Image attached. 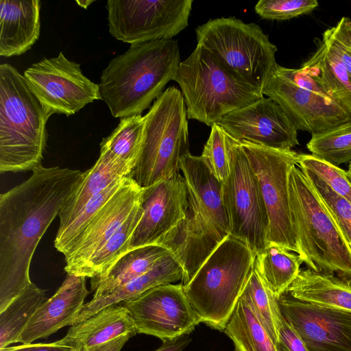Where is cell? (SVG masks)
<instances>
[{
    "mask_svg": "<svg viewBox=\"0 0 351 351\" xmlns=\"http://www.w3.org/2000/svg\"><path fill=\"white\" fill-rule=\"evenodd\" d=\"M82 172L40 165L0 195V312L32 282L36 247L75 188Z\"/></svg>",
    "mask_w": 351,
    "mask_h": 351,
    "instance_id": "6da1fadb",
    "label": "cell"
},
{
    "mask_svg": "<svg viewBox=\"0 0 351 351\" xmlns=\"http://www.w3.org/2000/svg\"><path fill=\"white\" fill-rule=\"evenodd\" d=\"M180 62L173 38L131 45L103 70L101 99L115 118L141 114L165 91Z\"/></svg>",
    "mask_w": 351,
    "mask_h": 351,
    "instance_id": "7a4b0ae2",
    "label": "cell"
},
{
    "mask_svg": "<svg viewBox=\"0 0 351 351\" xmlns=\"http://www.w3.org/2000/svg\"><path fill=\"white\" fill-rule=\"evenodd\" d=\"M51 115L13 66L0 64V172L33 171L42 165Z\"/></svg>",
    "mask_w": 351,
    "mask_h": 351,
    "instance_id": "3957f363",
    "label": "cell"
},
{
    "mask_svg": "<svg viewBox=\"0 0 351 351\" xmlns=\"http://www.w3.org/2000/svg\"><path fill=\"white\" fill-rule=\"evenodd\" d=\"M291 217L300 256L317 272L351 276V247L306 173L298 165L289 174Z\"/></svg>",
    "mask_w": 351,
    "mask_h": 351,
    "instance_id": "277c9868",
    "label": "cell"
},
{
    "mask_svg": "<svg viewBox=\"0 0 351 351\" xmlns=\"http://www.w3.org/2000/svg\"><path fill=\"white\" fill-rule=\"evenodd\" d=\"M254 258L246 243L229 234L183 286L202 323L223 332L253 271Z\"/></svg>",
    "mask_w": 351,
    "mask_h": 351,
    "instance_id": "5b68a950",
    "label": "cell"
},
{
    "mask_svg": "<svg viewBox=\"0 0 351 351\" xmlns=\"http://www.w3.org/2000/svg\"><path fill=\"white\" fill-rule=\"evenodd\" d=\"M173 80L181 88L187 118L209 127L263 97L199 45L181 61Z\"/></svg>",
    "mask_w": 351,
    "mask_h": 351,
    "instance_id": "8992f818",
    "label": "cell"
},
{
    "mask_svg": "<svg viewBox=\"0 0 351 351\" xmlns=\"http://www.w3.org/2000/svg\"><path fill=\"white\" fill-rule=\"evenodd\" d=\"M197 45L239 80L263 94L277 66V47L261 27L234 16L210 19L195 29Z\"/></svg>",
    "mask_w": 351,
    "mask_h": 351,
    "instance_id": "52a82bcc",
    "label": "cell"
},
{
    "mask_svg": "<svg viewBox=\"0 0 351 351\" xmlns=\"http://www.w3.org/2000/svg\"><path fill=\"white\" fill-rule=\"evenodd\" d=\"M186 106L180 90L167 88L144 116L142 145L133 179L147 188L180 171L181 157L189 152Z\"/></svg>",
    "mask_w": 351,
    "mask_h": 351,
    "instance_id": "ba28073f",
    "label": "cell"
},
{
    "mask_svg": "<svg viewBox=\"0 0 351 351\" xmlns=\"http://www.w3.org/2000/svg\"><path fill=\"white\" fill-rule=\"evenodd\" d=\"M230 173L222 183V197L230 234L246 243L254 252L267 244L268 215L257 177L241 145L227 134Z\"/></svg>",
    "mask_w": 351,
    "mask_h": 351,
    "instance_id": "9c48e42d",
    "label": "cell"
},
{
    "mask_svg": "<svg viewBox=\"0 0 351 351\" xmlns=\"http://www.w3.org/2000/svg\"><path fill=\"white\" fill-rule=\"evenodd\" d=\"M240 143L257 177L267 209V243H276L300 255L289 194V174L292 167L298 165V153Z\"/></svg>",
    "mask_w": 351,
    "mask_h": 351,
    "instance_id": "30bf717a",
    "label": "cell"
},
{
    "mask_svg": "<svg viewBox=\"0 0 351 351\" xmlns=\"http://www.w3.org/2000/svg\"><path fill=\"white\" fill-rule=\"evenodd\" d=\"M193 0H108L110 34L130 45L172 39L189 25Z\"/></svg>",
    "mask_w": 351,
    "mask_h": 351,
    "instance_id": "8fae6325",
    "label": "cell"
},
{
    "mask_svg": "<svg viewBox=\"0 0 351 351\" xmlns=\"http://www.w3.org/2000/svg\"><path fill=\"white\" fill-rule=\"evenodd\" d=\"M23 77L32 93L51 116L69 117L95 100L101 99L99 86L86 77L80 65L62 52L32 64Z\"/></svg>",
    "mask_w": 351,
    "mask_h": 351,
    "instance_id": "7c38bea8",
    "label": "cell"
},
{
    "mask_svg": "<svg viewBox=\"0 0 351 351\" xmlns=\"http://www.w3.org/2000/svg\"><path fill=\"white\" fill-rule=\"evenodd\" d=\"M121 305L131 315L137 333L162 342L189 335L202 322L181 283L156 287Z\"/></svg>",
    "mask_w": 351,
    "mask_h": 351,
    "instance_id": "4fadbf2b",
    "label": "cell"
},
{
    "mask_svg": "<svg viewBox=\"0 0 351 351\" xmlns=\"http://www.w3.org/2000/svg\"><path fill=\"white\" fill-rule=\"evenodd\" d=\"M217 124L240 142L279 150H291L299 145L295 125L269 97L227 114Z\"/></svg>",
    "mask_w": 351,
    "mask_h": 351,
    "instance_id": "5bb4252c",
    "label": "cell"
},
{
    "mask_svg": "<svg viewBox=\"0 0 351 351\" xmlns=\"http://www.w3.org/2000/svg\"><path fill=\"white\" fill-rule=\"evenodd\" d=\"M278 303L309 351H351V312L304 302L286 293Z\"/></svg>",
    "mask_w": 351,
    "mask_h": 351,
    "instance_id": "9a60e30c",
    "label": "cell"
},
{
    "mask_svg": "<svg viewBox=\"0 0 351 351\" xmlns=\"http://www.w3.org/2000/svg\"><path fill=\"white\" fill-rule=\"evenodd\" d=\"M263 95L283 109L298 130L311 136L351 120V116L333 100L298 86L280 73L276 67Z\"/></svg>",
    "mask_w": 351,
    "mask_h": 351,
    "instance_id": "2e32d148",
    "label": "cell"
},
{
    "mask_svg": "<svg viewBox=\"0 0 351 351\" xmlns=\"http://www.w3.org/2000/svg\"><path fill=\"white\" fill-rule=\"evenodd\" d=\"M188 206L187 189L180 171L143 188L142 215L132 235L129 250L156 245L185 217Z\"/></svg>",
    "mask_w": 351,
    "mask_h": 351,
    "instance_id": "e0dca14e",
    "label": "cell"
},
{
    "mask_svg": "<svg viewBox=\"0 0 351 351\" xmlns=\"http://www.w3.org/2000/svg\"><path fill=\"white\" fill-rule=\"evenodd\" d=\"M143 188L133 179L126 180L118 191L92 219L71 245L65 257L64 271L75 276L104 245L141 204Z\"/></svg>",
    "mask_w": 351,
    "mask_h": 351,
    "instance_id": "ac0fdd59",
    "label": "cell"
},
{
    "mask_svg": "<svg viewBox=\"0 0 351 351\" xmlns=\"http://www.w3.org/2000/svg\"><path fill=\"white\" fill-rule=\"evenodd\" d=\"M225 238L189 201L185 217L156 245L165 248L180 264L184 286Z\"/></svg>",
    "mask_w": 351,
    "mask_h": 351,
    "instance_id": "d6986e66",
    "label": "cell"
},
{
    "mask_svg": "<svg viewBox=\"0 0 351 351\" xmlns=\"http://www.w3.org/2000/svg\"><path fill=\"white\" fill-rule=\"evenodd\" d=\"M86 278L67 275L61 286L36 311L16 343H32L74 324L88 294Z\"/></svg>",
    "mask_w": 351,
    "mask_h": 351,
    "instance_id": "ffe728a7",
    "label": "cell"
},
{
    "mask_svg": "<svg viewBox=\"0 0 351 351\" xmlns=\"http://www.w3.org/2000/svg\"><path fill=\"white\" fill-rule=\"evenodd\" d=\"M180 170L188 192L189 201L221 234H230L228 219L222 197V183L213 175L201 156L184 154Z\"/></svg>",
    "mask_w": 351,
    "mask_h": 351,
    "instance_id": "44dd1931",
    "label": "cell"
},
{
    "mask_svg": "<svg viewBox=\"0 0 351 351\" xmlns=\"http://www.w3.org/2000/svg\"><path fill=\"white\" fill-rule=\"evenodd\" d=\"M133 171L128 164L100 149L98 159L90 169L82 172L75 188L60 210L57 232L63 230L94 195L115 181L133 178Z\"/></svg>",
    "mask_w": 351,
    "mask_h": 351,
    "instance_id": "7402d4cb",
    "label": "cell"
},
{
    "mask_svg": "<svg viewBox=\"0 0 351 351\" xmlns=\"http://www.w3.org/2000/svg\"><path fill=\"white\" fill-rule=\"evenodd\" d=\"M39 0L0 1V56H20L31 49L40 36Z\"/></svg>",
    "mask_w": 351,
    "mask_h": 351,
    "instance_id": "603a6c76",
    "label": "cell"
},
{
    "mask_svg": "<svg viewBox=\"0 0 351 351\" xmlns=\"http://www.w3.org/2000/svg\"><path fill=\"white\" fill-rule=\"evenodd\" d=\"M137 334L133 319L121 304L108 306L72 325L63 339L78 351H89L121 335Z\"/></svg>",
    "mask_w": 351,
    "mask_h": 351,
    "instance_id": "cb8c5ba5",
    "label": "cell"
},
{
    "mask_svg": "<svg viewBox=\"0 0 351 351\" xmlns=\"http://www.w3.org/2000/svg\"><path fill=\"white\" fill-rule=\"evenodd\" d=\"M182 274L181 266L168 252L146 273L105 296L92 298L85 303L73 324L88 318L108 306L123 304L134 300L152 288L178 281L182 279Z\"/></svg>",
    "mask_w": 351,
    "mask_h": 351,
    "instance_id": "d4e9b609",
    "label": "cell"
},
{
    "mask_svg": "<svg viewBox=\"0 0 351 351\" xmlns=\"http://www.w3.org/2000/svg\"><path fill=\"white\" fill-rule=\"evenodd\" d=\"M285 293L304 302L351 312V285L334 274L300 269Z\"/></svg>",
    "mask_w": 351,
    "mask_h": 351,
    "instance_id": "484cf974",
    "label": "cell"
},
{
    "mask_svg": "<svg viewBox=\"0 0 351 351\" xmlns=\"http://www.w3.org/2000/svg\"><path fill=\"white\" fill-rule=\"evenodd\" d=\"M315 43V51L300 68L351 116V76L322 38Z\"/></svg>",
    "mask_w": 351,
    "mask_h": 351,
    "instance_id": "4316f807",
    "label": "cell"
},
{
    "mask_svg": "<svg viewBox=\"0 0 351 351\" xmlns=\"http://www.w3.org/2000/svg\"><path fill=\"white\" fill-rule=\"evenodd\" d=\"M169 252L159 245L129 250L102 276L91 279L93 298L105 296L150 270Z\"/></svg>",
    "mask_w": 351,
    "mask_h": 351,
    "instance_id": "83f0119b",
    "label": "cell"
},
{
    "mask_svg": "<svg viewBox=\"0 0 351 351\" xmlns=\"http://www.w3.org/2000/svg\"><path fill=\"white\" fill-rule=\"evenodd\" d=\"M304 263L302 257L273 243L256 253L253 269L278 299L293 282Z\"/></svg>",
    "mask_w": 351,
    "mask_h": 351,
    "instance_id": "f1b7e54d",
    "label": "cell"
},
{
    "mask_svg": "<svg viewBox=\"0 0 351 351\" xmlns=\"http://www.w3.org/2000/svg\"><path fill=\"white\" fill-rule=\"evenodd\" d=\"M223 332L232 341L235 351H278L243 295Z\"/></svg>",
    "mask_w": 351,
    "mask_h": 351,
    "instance_id": "f546056e",
    "label": "cell"
},
{
    "mask_svg": "<svg viewBox=\"0 0 351 351\" xmlns=\"http://www.w3.org/2000/svg\"><path fill=\"white\" fill-rule=\"evenodd\" d=\"M45 291L32 282L0 312V349L17 339L41 304Z\"/></svg>",
    "mask_w": 351,
    "mask_h": 351,
    "instance_id": "4dcf8cb0",
    "label": "cell"
},
{
    "mask_svg": "<svg viewBox=\"0 0 351 351\" xmlns=\"http://www.w3.org/2000/svg\"><path fill=\"white\" fill-rule=\"evenodd\" d=\"M142 215L141 204L114 234L77 271L75 276L95 279L104 276L118 259L129 251L132 235Z\"/></svg>",
    "mask_w": 351,
    "mask_h": 351,
    "instance_id": "1f68e13d",
    "label": "cell"
},
{
    "mask_svg": "<svg viewBox=\"0 0 351 351\" xmlns=\"http://www.w3.org/2000/svg\"><path fill=\"white\" fill-rule=\"evenodd\" d=\"M144 125V116L141 114L121 118L112 133L103 138L100 149L108 151L134 169L142 145Z\"/></svg>",
    "mask_w": 351,
    "mask_h": 351,
    "instance_id": "d6a6232c",
    "label": "cell"
},
{
    "mask_svg": "<svg viewBox=\"0 0 351 351\" xmlns=\"http://www.w3.org/2000/svg\"><path fill=\"white\" fill-rule=\"evenodd\" d=\"M242 295L276 346L279 340L282 318L278 299L267 288L254 269Z\"/></svg>",
    "mask_w": 351,
    "mask_h": 351,
    "instance_id": "836d02e7",
    "label": "cell"
},
{
    "mask_svg": "<svg viewBox=\"0 0 351 351\" xmlns=\"http://www.w3.org/2000/svg\"><path fill=\"white\" fill-rule=\"evenodd\" d=\"M311 154L337 167L351 162V120L320 134L306 144Z\"/></svg>",
    "mask_w": 351,
    "mask_h": 351,
    "instance_id": "e575fe53",
    "label": "cell"
},
{
    "mask_svg": "<svg viewBox=\"0 0 351 351\" xmlns=\"http://www.w3.org/2000/svg\"><path fill=\"white\" fill-rule=\"evenodd\" d=\"M128 178H130L115 181L94 195L63 230L57 232L54 240V247L58 252L64 255L66 253L71 245L84 232L92 219Z\"/></svg>",
    "mask_w": 351,
    "mask_h": 351,
    "instance_id": "d590c367",
    "label": "cell"
},
{
    "mask_svg": "<svg viewBox=\"0 0 351 351\" xmlns=\"http://www.w3.org/2000/svg\"><path fill=\"white\" fill-rule=\"evenodd\" d=\"M302 169L308 177L325 206L351 247V203L335 192L316 174L308 170Z\"/></svg>",
    "mask_w": 351,
    "mask_h": 351,
    "instance_id": "8d00e7d4",
    "label": "cell"
},
{
    "mask_svg": "<svg viewBox=\"0 0 351 351\" xmlns=\"http://www.w3.org/2000/svg\"><path fill=\"white\" fill-rule=\"evenodd\" d=\"M298 166L316 174L335 192L351 203V184L346 171L307 154H298Z\"/></svg>",
    "mask_w": 351,
    "mask_h": 351,
    "instance_id": "74e56055",
    "label": "cell"
},
{
    "mask_svg": "<svg viewBox=\"0 0 351 351\" xmlns=\"http://www.w3.org/2000/svg\"><path fill=\"white\" fill-rule=\"evenodd\" d=\"M213 175L223 183L230 173L227 133L217 123L211 127L208 139L200 156Z\"/></svg>",
    "mask_w": 351,
    "mask_h": 351,
    "instance_id": "f35d334b",
    "label": "cell"
},
{
    "mask_svg": "<svg viewBox=\"0 0 351 351\" xmlns=\"http://www.w3.org/2000/svg\"><path fill=\"white\" fill-rule=\"evenodd\" d=\"M318 5L316 0H260L254 10L262 19L284 21L308 14Z\"/></svg>",
    "mask_w": 351,
    "mask_h": 351,
    "instance_id": "ab89813d",
    "label": "cell"
},
{
    "mask_svg": "<svg viewBox=\"0 0 351 351\" xmlns=\"http://www.w3.org/2000/svg\"><path fill=\"white\" fill-rule=\"evenodd\" d=\"M321 38L351 76V19L342 17L335 25L326 29Z\"/></svg>",
    "mask_w": 351,
    "mask_h": 351,
    "instance_id": "60d3db41",
    "label": "cell"
},
{
    "mask_svg": "<svg viewBox=\"0 0 351 351\" xmlns=\"http://www.w3.org/2000/svg\"><path fill=\"white\" fill-rule=\"evenodd\" d=\"M278 351H309L297 331L282 315Z\"/></svg>",
    "mask_w": 351,
    "mask_h": 351,
    "instance_id": "b9f144b4",
    "label": "cell"
},
{
    "mask_svg": "<svg viewBox=\"0 0 351 351\" xmlns=\"http://www.w3.org/2000/svg\"><path fill=\"white\" fill-rule=\"evenodd\" d=\"M0 351H78L63 338L52 343H27L16 346H8Z\"/></svg>",
    "mask_w": 351,
    "mask_h": 351,
    "instance_id": "7bdbcfd3",
    "label": "cell"
},
{
    "mask_svg": "<svg viewBox=\"0 0 351 351\" xmlns=\"http://www.w3.org/2000/svg\"><path fill=\"white\" fill-rule=\"evenodd\" d=\"M191 341L189 335L173 340L162 342V345L154 351H182Z\"/></svg>",
    "mask_w": 351,
    "mask_h": 351,
    "instance_id": "ee69618b",
    "label": "cell"
},
{
    "mask_svg": "<svg viewBox=\"0 0 351 351\" xmlns=\"http://www.w3.org/2000/svg\"><path fill=\"white\" fill-rule=\"evenodd\" d=\"M130 337L128 335H121L107 343L96 346L89 351H121Z\"/></svg>",
    "mask_w": 351,
    "mask_h": 351,
    "instance_id": "f6af8a7d",
    "label": "cell"
},
{
    "mask_svg": "<svg viewBox=\"0 0 351 351\" xmlns=\"http://www.w3.org/2000/svg\"><path fill=\"white\" fill-rule=\"evenodd\" d=\"M93 2V1H76L78 5L84 8H86Z\"/></svg>",
    "mask_w": 351,
    "mask_h": 351,
    "instance_id": "bcb514c9",
    "label": "cell"
},
{
    "mask_svg": "<svg viewBox=\"0 0 351 351\" xmlns=\"http://www.w3.org/2000/svg\"><path fill=\"white\" fill-rule=\"evenodd\" d=\"M346 176H347L348 180L350 181V182L351 184V173H349L348 171H346Z\"/></svg>",
    "mask_w": 351,
    "mask_h": 351,
    "instance_id": "7dc6e473",
    "label": "cell"
},
{
    "mask_svg": "<svg viewBox=\"0 0 351 351\" xmlns=\"http://www.w3.org/2000/svg\"><path fill=\"white\" fill-rule=\"evenodd\" d=\"M348 171L351 173V162L349 163Z\"/></svg>",
    "mask_w": 351,
    "mask_h": 351,
    "instance_id": "c3c4849f",
    "label": "cell"
}]
</instances>
